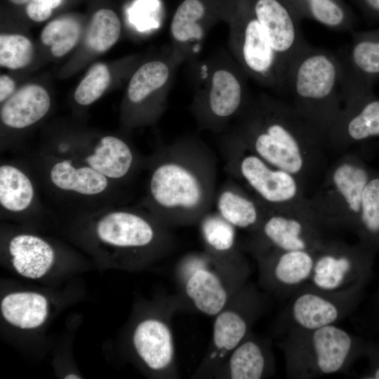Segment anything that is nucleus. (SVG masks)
Returning <instances> with one entry per match:
<instances>
[{"label": "nucleus", "instance_id": "f257e3e1", "mask_svg": "<svg viewBox=\"0 0 379 379\" xmlns=\"http://www.w3.org/2000/svg\"><path fill=\"white\" fill-rule=\"evenodd\" d=\"M215 157L199 138L161 146L152 156L145 207L168 227L197 224L216 194Z\"/></svg>", "mask_w": 379, "mask_h": 379}, {"label": "nucleus", "instance_id": "f03ea898", "mask_svg": "<svg viewBox=\"0 0 379 379\" xmlns=\"http://www.w3.org/2000/svg\"><path fill=\"white\" fill-rule=\"evenodd\" d=\"M228 133L304 186L321 164L324 139L291 103L267 93L251 97Z\"/></svg>", "mask_w": 379, "mask_h": 379}, {"label": "nucleus", "instance_id": "7ed1b4c3", "mask_svg": "<svg viewBox=\"0 0 379 379\" xmlns=\"http://www.w3.org/2000/svg\"><path fill=\"white\" fill-rule=\"evenodd\" d=\"M285 88L292 105L326 142L343 107L336 53L308 44L290 62Z\"/></svg>", "mask_w": 379, "mask_h": 379}, {"label": "nucleus", "instance_id": "20e7f679", "mask_svg": "<svg viewBox=\"0 0 379 379\" xmlns=\"http://www.w3.org/2000/svg\"><path fill=\"white\" fill-rule=\"evenodd\" d=\"M277 342L284 354L286 375L310 379L347 371L364 357L366 340L336 324L292 328Z\"/></svg>", "mask_w": 379, "mask_h": 379}, {"label": "nucleus", "instance_id": "39448f33", "mask_svg": "<svg viewBox=\"0 0 379 379\" xmlns=\"http://www.w3.org/2000/svg\"><path fill=\"white\" fill-rule=\"evenodd\" d=\"M191 65L194 91L190 109L197 126L200 129L222 132L251 98L248 76L230 53H220Z\"/></svg>", "mask_w": 379, "mask_h": 379}, {"label": "nucleus", "instance_id": "423d86ee", "mask_svg": "<svg viewBox=\"0 0 379 379\" xmlns=\"http://www.w3.org/2000/svg\"><path fill=\"white\" fill-rule=\"evenodd\" d=\"M250 271L245 257L226 260L205 251L187 253L175 268L179 295L185 304L190 303L199 312L215 317L248 281Z\"/></svg>", "mask_w": 379, "mask_h": 379}, {"label": "nucleus", "instance_id": "0eeeda50", "mask_svg": "<svg viewBox=\"0 0 379 379\" xmlns=\"http://www.w3.org/2000/svg\"><path fill=\"white\" fill-rule=\"evenodd\" d=\"M222 150L230 177L267 210L311 206L298 178L271 165L228 132Z\"/></svg>", "mask_w": 379, "mask_h": 379}, {"label": "nucleus", "instance_id": "6e6552de", "mask_svg": "<svg viewBox=\"0 0 379 379\" xmlns=\"http://www.w3.org/2000/svg\"><path fill=\"white\" fill-rule=\"evenodd\" d=\"M90 233L102 246L131 260L166 255L174 246L168 226L150 212L128 208H110L91 217Z\"/></svg>", "mask_w": 379, "mask_h": 379}, {"label": "nucleus", "instance_id": "1a4fd4ad", "mask_svg": "<svg viewBox=\"0 0 379 379\" xmlns=\"http://www.w3.org/2000/svg\"><path fill=\"white\" fill-rule=\"evenodd\" d=\"M373 171L353 152L345 153L328 168L319 189L309 198L328 229L354 232L364 188Z\"/></svg>", "mask_w": 379, "mask_h": 379}, {"label": "nucleus", "instance_id": "9d476101", "mask_svg": "<svg viewBox=\"0 0 379 379\" xmlns=\"http://www.w3.org/2000/svg\"><path fill=\"white\" fill-rule=\"evenodd\" d=\"M226 23L230 53L246 74L265 87L285 92L279 59L248 0H232Z\"/></svg>", "mask_w": 379, "mask_h": 379}, {"label": "nucleus", "instance_id": "9b49d317", "mask_svg": "<svg viewBox=\"0 0 379 379\" xmlns=\"http://www.w3.org/2000/svg\"><path fill=\"white\" fill-rule=\"evenodd\" d=\"M266 305L265 295L254 284L248 281L237 291L215 316L210 345L192 378H213L229 354L251 331Z\"/></svg>", "mask_w": 379, "mask_h": 379}, {"label": "nucleus", "instance_id": "f8f14e48", "mask_svg": "<svg viewBox=\"0 0 379 379\" xmlns=\"http://www.w3.org/2000/svg\"><path fill=\"white\" fill-rule=\"evenodd\" d=\"M328 229L311 206L267 210L246 248L255 258L274 251L317 249Z\"/></svg>", "mask_w": 379, "mask_h": 379}, {"label": "nucleus", "instance_id": "ddd939ff", "mask_svg": "<svg viewBox=\"0 0 379 379\" xmlns=\"http://www.w3.org/2000/svg\"><path fill=\"white\" fill-rule=\"evenodd\" d=\"M368 283L340 291H325L307 284L290 298L278 320L281 332L314 329L336 324L360 303Z\"/></svg>", "mask_w": 379, "mask_h": 379}, {"label": "nucleus", "instance_id": "4468645a", "mask_svg": "<svg viewBox=\"0 0 379 379\" xmlns=\"http://www.w3.org/2000/svg\"><path fill=\"white\" fill-rule=\"evenodd\" d=\"M376 253L359 241L350 244L327 238L317 250L308 284L333 291L368 283Z\"/></svg>", "mask_w": 379, "mask_h": 379}, {"label": "nucleus", "instance_id": "2eb2a0df", "mask_svg": "<svg viewBox=\"0 0 379 379\" xmlns=\"http://www.w3.org/2000/svg\"><path fill=\"white\" fill-rule=\"evenodd\" d=\"M232 0H181L170 25L171 51L181 63L197 62L208 32L226 22Z\"/></svg>", "mask_w": 379, "mask_h": 379}, {"label": "nucleus", "instance_id": "dca6fc26", "mask_svg": "<svg viewBox=\"0 0 379 379\" xmlns=\"http://www.w3.org/2000/svg\"><path fill=\"white\" fill-rule=\"evenodd\" d=\"M185 305L179 295H171L161 314L140 319L133 330L132 346L138 358L164 378H178L171 319Z\"/></svg>", "mask_w": 379, "mask_h": 379}, {"label": "nucleus", "instance_id": "f3484780", "mask_svg": "<svg viewBox=\"0 0 379 379\" xmlns=\"http://www.w3.org/2000/svg\"><path fill=\"white\" fill-rule=\"evenodd\" d=\"M181 64L170 49L166 58L145 62L133 72L126 89L131 124L154 121L161 114L176 69Z\"/></svg>", "mask_w": 379, "mask_h": 379}, {"label": "nucleus", "instance_id": "a211bd4d", "mask_svg": "<svg viewBox=\"0 0 379 379\" xmlns=\"http://www.w3.org/2000/svg\"><path fill=\"white\" fill-rule=\"evenodd\" d=\"M350 43L335 51L340 71L343 102L373 91L379 81V29L351 32Z\"/></svg>", "mask_w": 379, "mask_h": 379}, {"label": "nucleus", "instance_id": "6ab92c4d", "mask_svg": "<svg viewBox=\"0 0 379 379\" xmlns=\"http://www.w3.org/2000/svg\"><path fill=\"white\" fill-rule=\"evenodd\" d=\"M317 249L274 251L255 256L258 286L277 298H291L310 280Z\"/></svg>", "mask_w": 379, "mask_h": 379}, {"label": "nucleus", "instance_id": "aec40b11", "mask_svg": "<svg viewBox=\"0 0 379 379\" xmlns=\"http://www.w3.org/2000/svg\"><path fill=\"white\" fill-rule=\"evenodd\" d=\"M277 54L284 76L290 62L309 43L289 0H248Z\"/></svg>", "mask_w": 379, "mask_h": 379}, {"label": "nucleus", "instance_id": "412c9836", "mask_svg": "<svg viewBox=\"0 0 379 379\" xmlns=\"http://www.w3.org/2000/svg\"><path fill=\"white\" fill-rule=\"evenodd\" d=\"M379 138V98L373 91L345 100L326 143L338 150Z\"/></svg>", "mask_w": 379, "mask_h": 379}, {"label": "nucleus", "instance_id": "4be33fe9", "mask_svg": "<svg viewBox=\"0 0 379 379\" xmlns=\"http://www.w3.org/2000/svg\"><path fill=\"white\" fill-rule=\"evenodd\" d=\"M42 161L50 186L67 194L87 199L100 197L109 194L115 183L69 155L51 151Z\"/></svg>", "mask_w": 379, "mask_h": 379}, {"label": "nucleus", "instance_id": "5701e85b", "mask_svg": "<svg viewBox=\"0 0 379 379\" xmlns=\"http://www.w3.org/2000/svg\"><path fill=\"white\" fill-rule=\"evenodd\" d=\"M53 151L77 159L115 182L131 175L138 164L130 145L114 135H104L84 147L62 142Z\"/></svg>", "mask_w": 379, "mask_h": 379}, {"label": "nucleus", "instance_id": "b1692460", "mask_svg": "<svg viewBox=\"0 0 379 379\" xmlns=\"http://www.w3.org/2000/svg\"><path fill=\"white\" fill-rule=\"evenodd\" d=\"M275 371L270 340L251 331L229 354L213 378L262 379L273 376Z\"/></svg>", "mask_w": 379, "mask_h": 379}, {"label": "nucleus", "instance_id": "393cba45", "mask_svg": "<svg viewBox=\"0 0 379 379\" xmlns=\"http://www.w3.org/2000/svg\"><path fill=\"white\" fill-rule=\"evenodd\" d=\"M216 211L237 229L253 233L261 224L267 209L234 179L216 191Z\"/></svg>", "mask_w": 379, "mask_h": 379}, {"label": "nucleus", "instance_id": "a878e982", "mask_svg": "<svg viewBox=\"0 0 379 379\" xmlns=\"http://www.w3.org/2000/svg\"><path fill=\"white\" fill-rule=\"evenodd\" d=\"M7 251L18 274L32 279L44 276L55 259L51 244L42 237L29 233L13 236L8 242Z\"/></svg>", "mask_w": 379, "mask_h": 379}, {"label": "nucleus", "instance_id": "bb28decb", "mask_svg": "<svg viewBox=\"0 0 379 379\" xmlns=\"http://www.w3.org/2000/svg\"><path fill=\"white\" fill-rule=\"evenodd\" d=\"M50 107L51 98L47 91L40 85L28 84L3 102L1 121L10 128H25L44 118Z\"/></svg>", "mask_w": 379, "mask_h": 379}, {"label": "nucleus", "instance_id": "cd10ccee", "mask_svg": "<svg viewBox=\"0 0 379 379\" xmlns=\"http://www.w3.org/2000/svg\"><path fill=\"white\" fill-rule=\"evenodd\" d=\"M36 203V192L29 174L11 163L0 166L1 208L13 214L24 213Z\"/></svg>", "mask_w": 379, "mask_h": 379}, {"label": "nucleus", "instance_id": "c85d7f7f", "mask_svg": "<svg viewBox=\"0 0 379 379\" xmlns=\"http://www.w3.org/2000/svg\"><path fill=\"white\" fill-rule=\"evenodd\" d=\"M301 20L315 21L328 29L352 32L356 16L345 0H289Z\"/></svg>", "mask_w": 379, "mask_h": 379}, {"label": "nucleus", "instance_id": "c756f323", "mask_svg": "<svg viewBox=\"0 0 379 379\" xmlns=\"http://www.w3.org/2000/svg\"><path fill=\"white\" fill-rule=\"evenodd\" d=\"M1 312L8 324L21 329H34L46 321L48 302L38 293H11L1 300Z\"/></svg>", "mask_w": 379, "mask_h": 379}, {"label": "nucleus", "instance_id": "7c9ffc66", "mask_svg": "<svg viewBox=\"0 0 379 379\" xmlns=\"http://www.w3.org/2000/svg\"><path fill=\"white\" fill-rule=\"evenodd\" d=\"M197 224L205 251L226 260L244 258L237 244V229L216 211L206 213Z\"/></svg>", "mask_w": 379, "mask_h": 379}, {"label": "nucleus", "instance_id": "2f4dec72", "mask_svg": "<svg viewBox=\"0 0 379 379\" xmlns=\"http://www.w3.org/2000/svg\"><path fill=\"white\" fill-rule=\"evenodd\" d=\"M353 232L358 241L379 251V171H373L364 188Z\"/></svg>", "mask_w": 379, "mask_h": 379}, {"label": "nucleus", "instance_id": "473e14b6", "mask_svg": "<svg viewBox=\"0 0 379 379\" xmlns=\"http://www.w3.org/2000/svg\"><path fill=\"white\" fill-rule=\"evenodd\" d=\"M121 34V22L112 10L102 8L96 11L89 24L86 42L93 51L102 53L114 46Z\"/></svg>", "mask_w": 379, "mask_h": 379}, {"label": "nucleus", "instance_id": "72a5a7b5", "mask_svg": "<svg viewBox=\"0 0 379 379\" xmlns=\"http://www.w3.org/2000/svg\"><path fill=\"white\" fill-rule=\"evenodd\" d=\"M80 34V25L75 20L63 18L48 23L42 29L40 39L43 44L51 47L52 55L59 58L76 46Z\"/></svg>", "mask_w": 379, "mask_h": 379}, {"label": "nucleus", "instance_id": "f704fd0d", "mask_svg": "<svg viewBox=\"0 0 379 379\" xmlns=\"http://www.w3.org/2000/svg\"><path fill=\"white\" fill-rule=\"evenodd\" d=\"M34 55V46L26 36L19 34L0 35V65L17 69L27 66Z\"/></svg>", "mask_w": 379, "mask_h": 379}, {"label": "nucleus", "instance_id": "c9c22d12", "mask_svg": "<svg viewBox=\"0 0 379 379\" xmlns=\"http://www.w3.org/2000/svg\"><path fill=\"white\" fill-rule=\"evenodd\" d=\"M111 74L104 63H96L88 71L77 87L74 98L80 105L87 106L98 100L108 88Z\"/></svg>", "mask_w": 379, "mask_h": 379}, {"label": "nucleus", "instance_id": "e433bc0d", "mask_svg": "<svg viewBox=\"0 0 379 379\" xmlns=\"http://www.w3.org/2000/svg\"><path fill=\"white\" fill-rule=\"evenodd\" d=\"M62 0H29L26 13L33 21L42 22L51 15L52 10L59 6Z\"/></svg>", "mask_w": 379, "mask_h": 379}, {"label": "nucleus", "instance_id": "4c0bfd02", "mask_svg": "<svg viewBox=\"0 0 379 379\" xmlns=\"http://www.w3.org/2000/svg\"><path fill=\"white\" fill-rule=\"evenodd\" d=\"M364 357L367 359L368 366L359 378L379 379V343L366 340Z\"/></svg>", "mask_w": 379, "mask_h": 379}, {"label": "nucleus", "instance_id": "58836bf2", "mask_svg": "<svg viewBox=\"0 0 379 379\" xmlns=\"http://www.w3.org/2000/svg\"><path fill=\"white\" fill-rule=\"evenodd\" d=\"M15 81L9 76L1 74L0 77V102L6 101L15 93Z\"/></svg>", "mask_w": 379, "mask_h": 379}, {"label": "nucleus", "instance_id": "ea45409f", "mask_svg": "<svg viewBox=\"0 0 379 379\" xmlns=\"http://www.w3.org/2000/svg\"><path fill=\"white\" fill-rule=\"evenodd\" d=\"M369 13L379 15V0H355Z\"/></svg>", "mask_w": 379, "mask_h": 379}, {"label": "nucleus", "instance_id": "a19ab883", "mask_svg": "<svg viewBox=\"0 0 379 379\" xmlns=\"http://www.w3.org/2000/svg\"><path fill=\"white\" fill-rule=\"evenodd\" d=\"M14 4L20 5L29 2V0H9Z\"/></svg>", "mask_w": 379, "mask_h": 379}, {"label": "nucleus", "instance_id": "79ce46f5", "mask_svg": "<svg viewBox=\"0 0 379 379\" xmlns=\"http://www.w3.org/2000/svg\"><path fill=\"white\" fill-rule=\"evenodd\" d=\"M65 379H77V378H81L80 376L76 375V374H74V373H69V374H67L66 375L65 377H64Z\"/></svg>", "mask_w": 379, "mask_h": 379}, {"label": "nucleus", "instance_id": "37998d69", "mask_svg": "<svg viewBox=\"0 0 379 379\" xmlns=\"http://www.w3.org/2000/svg\"><path fill=\"white\" fill-rule=\"evenodd\" d=\"M376 303L378 305V306L379 307V287H378V289L377 291V293H376Z\"/></svg>", "mask_w": 379, "mask_h": 379}]
</instances>
